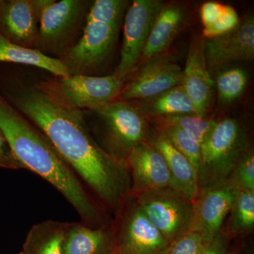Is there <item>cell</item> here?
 Listing matches in <instances>:
<instances>
[{
    "label": "cell",
    "mask_w": 254,
    "mask_h": 254,
    "mask_svg": "<svg viewBox=\"0 0 254 254\" xmlns=\"http://www.w3.org/2000/svg\"><path fill=\"white\" fill-rule=\"evenodd\" d=\"M0 94L48 136L82 183L105 205L120 210L131 195L129 170L95 141L82 110L55 103L37 82L23 80L2 64Z\"/></svg>",
    "instance_id": "cell-1"
},
{
    "label": "cell",
    "mask_w": 254,
    "mask_h": 254,
    "mask_svg": "<svg viewBox=\"0 0 254 254\" xmlns=\"http://www.w3.org/2000/svg\"><path fill=\"white\" fill-rule=\"evenodd\" d=\"M0 131L16 158L55 187L77 212L82 222L103 226V212L48 136L0 94Z\"/></svg>",
    "instance_id": "cell-2"
},
{
    "label": "cell",
    "mask_w": 254,
    "mask_h": 254,
    "mask_svg": "<svg viewBox=\"0 0 254 254\" xmlns=\"http://www.w3.org/2000/svg\"><path fill=\"white\" fill-rule=\"evenodd\" d=\"M251 147L245 128L234 118L217 122L200 145L198 191L226 183L241 157Z\"/></svg>",
    "instance_id": "cell-3"
},
{
    "label": "cell",
    "mask_w": 254,
    "mask_h": 254,
    "mask_svg": "<svg viewBox=\"0 0 254 254\" xmlns=\"http://www.w3.org/2000/svg\"><path fill=\"white\" fill-rule=\"evenodd\" d=\"M92 3L54 0L41 15L36 50L58 60L67 55L83 36Z\"/></svg>",
    "instance_id": "cell-4"
},
{
    "label": "cell",
    "mask_w": 254,
    "mask_h": 254,
    "mask_svg": "<svg viewBox=\"0 0 254 254\" xmlns=\"http://www.w3.org/2000/svg\"><path fill=\"white\" fill-rule=\"evenodd\" d=\"M127 81L112 73L105 76H54L37 83L53 101L64 108L94 111L118 99Z\"/></svg>",
    "instance_id": "cell-5"
},
{
    "label": "cell",
    "mask_w": 254,
    "mask_h": 254,
    "mask_svg": "<svg viewBox=\"0 0 254 254\" xmlns=\"http://www.w3.org/2000/svg\"><path fill=\"white\" fill-rule=\"evenodd\" d=\"M102 126V148L119 161L127 165L132 150L148 141L145 115L133 101L115 100L94 110ZM128 166V165H127Z\"/></svg>",
    "instance_id": "cell-6"
},
{
    "label": "cell",
    "mask_w": 254,
    "mask_h": 254,
    "mask_svg": "<svg viewBox=\"0 0 254 254\" xmlns=\"http://www.w3.org/2000/svg\"><path fill=\"white\" fill-rule=\"evenodd\" d=\"M135 196L142 211L170 243L190 231L193 201L176 190L170 187L158 189Z\"/></svg>",
    "instance_id": "cell-7"
},
{
    "label": "cell",
    "mask_w": 254,
    "mask_h": 254,
    "mask_svg": "<svg viewBox=\"0 0 254 254\" xmlns=\"http://www.w3.org/2000/svg\"><path fill=\"white\" fill-rule=\"evenodd\" d=\"M120 28L87 19L80 41L60 59L69 75L93 76L109 61Z\"/></svg>",
    "instance_id": "cell-8"
},
{
    "label": "cell",
    "mask_w": 254,
    "mask_h": 254,
    "mask_svg": "<svg viewBox=\"0 0 254 254\" xmlns=\"http://www.w3.org/2000/svg\"><path fill=\"white\" fill-rule=\"evenodd\" d=\"M164 3L160 0H134L124 18L120 60L114 74L128 80L141 61L155 16Z\"/></svg>",
    "instance_id": "cell-9"
},
{
    "label": "cell",
    "mask_w": 254,
    "mask_h": 254,
    "mask_svg": "<svg viewBox=\"0 0 254 254\" xmlns=\"http://www.w3.org/2000/svg\"><path fill=\"white\" fill-rule=\"evenodd\" d=\"M115 230L120 254H164L170 242L152 224L136 202H125Z\"/></svg>",
    "instance_id": "cell-10"
},
{
    "label": "cell",
    "mask_w": 254,
    "mask_h": 254,
    "mask_svg": "<svg viewBox=\"0 0 254 254\" xmlns=\"http://www.w3.org/2000/svg\"><path fill=\"white\" fill-rule=\"evenodd\" d=\"M182 81V69L175 58L172 55H158L141 64L117 100L148 99L180 86Z\"/></svg>",
    "instance_id": "cell-11"
},
{
    "label": "cell",
    "mask_w": 254,
    "mask_h": 254,
    "mask_svg": "<svg viewBox=\"0 0 254 254\" xmlns=\"http://www.w3.org/2000/svg\"><path fill=\"white\" fill-rule=\"evenodd\" d=\"M205 56L210 74L235 62L254 59V17L245 15L231 31L205 39Z\"/></svg>",
    "instance_id": "cell-12"
},
{
    "label": "cell",
    "mask_w": 254,
    "mask_h": 254,
    "mask_svg": "<svg viewBox=\"0 0 254 254\" xmlns=\"http://www.w3.org/2000/svg\"><path fill=\"white\" fill-rule=\"evenodd\" d=\"M237 192L228 182L198 191L193 200L190 231L198 233L205 245L221 232L222 224L231 210Z\"/></svg>",
    "instance_id": "cell-13"
},
{
    "label": "cell",
    "mask_w": 254,
    "mask_h": 254,
    "mask_svg": "<svg viewBox=\"0 0 254 254\" xmlns=\"http://www.w3.org/2000/svg\"><path fill=\"white\" fill-rule=\"evenodd\" d=\"M127 165L131 176V195L147 190L172 188L166 162L151 141L137 145L128 156Z\"/></svg>",
    "instance_id": "cell-14"
},
{
    "label": "cell",
    "mask_w": 254,
    "mask_h": 254,
    "mask_svg": "<svg viewBox=\"0 0 254 254\" xmlns=\"http://www.w3.org/2000/svg\"><path fill=\"white\" fill-rule=\"evenodd\" d=\"M181 85L193 102L197 115L204 118L211 105L215 83L207 67L203 37L195 36L190 41Z\"/></svg>",
    "instance_id": "cell-15"
},
{
    "label": "cell",
    "mask_w": 254,
    "mask_h": 254,
    "mask_svg": "<svg viewBox=\"0 0 254 254\" xmlns=\"http://www.w3.org/2000/svg\"><path fill=\"white\" fill-rule=\"evenodd\" d=\"M39 21L32 0H0V33L11 43L36 49Z\"/></svg>",
    "instance_id": "cell-16"
},
{
    "label": "cell",
    "mask_w": 254,
    "mask_h": 254,
    "mask_svg": "<svg viewBox=\"0 0 254 254\" xmlns=\"http://www.w3.org/2000/svg\"><path fill=\"white\" fill-rule=\"evenodd\" d=\"M187 18L186 9L182 5L164 3L152 25L140 63L163 54L182 31Z\"/></svg>",
    "instance_id": "cell-17"
},
{
    "label": "cell",
    "mask_w": 254,
    "mask_h": 254,
    "mask_svg": "<svg viewBox=\"0 0 254 254\" xmlns=\"http://www.w3.org/2000/svg\"><path fill=\"white\" fill-rule=\"evenodd\" d=\"M151 142L166 162L171 177L172 188L193 201L198 193V185L197 172L193 165L163 132L160 131Z\"/></svg>",
    "instance_id": "cell-18"
},
{
    "label": "cell",
    "mask_w": 254,
    "mask_h": 254,
    "mask_svg": "<svg viewBox=\"0 0 254 254\" xmlns=\"http://www.w3.org/2000/svg\"><path fill=\"white\" fill-rule=\"evenodd\" d=\"M114 229L92 227L83 222H68L63 254H106L115 240Z\"/></svg>",
    "instance_id": "cell-19"
},
{
    "label": "cell",
    "mask_w": 254,
    "mask_h": 254,
    "mask_svg": "<svg viewBox=\"0 0 254 254\" xmlns=\"http://www.w3.org/2000/svg\"><path fill=\"white\" fill-rule=\"evenodd\" d=\"M136 106L143 115L157 119L178 115H198L193 102L182 85L148 99L139 100Z\"/></svg>",
    "instance_id": "cell-20"
},
{
    "label": "cell",
    "mask_w": 254,
    "mask_h": 254,
    "mask_svg": "<svg viewBox=\"0 0 254 254\" xmlns=\"http://www.w3.org/2000/svg\"><path fill=\"white\" fill-rule=\"evenodd\" d=\"M0 64H17L36 66L55 76H67L66 67L60 60L50 58L39 50L11 43L0 33Z\"/></svg>",
    "instance_id": "cell-21"
},
{
    "label": "cell",
    "mask_w": 254,
    "mask_h": 254,
    "mask_svg": "<svg viewBox=\"0 0 254 254\" xmlns=\"http://www.w3.org/2000/svg\"><path fill=\"white\" fill-rule=\"evenodd\" d=\"M68 222L48 220L30 229L24 254H63V240Z\"/></svg>",
    "instance_id": "cell-22"
},
{
    "label": "cell",
    "mask_w": 254,
    "mask_h": 254,
    "mask_svg": "<svg viewBox=\"0 0 254 254\" xmlns=\"http://www.w3.org/2000/svg\"><path fill=\"white\" fill-rule=\"evenodd\" d=\"M218 104L227 106L238 99L248 83V74L242 68H232L219 73L215 81Z\"/></svg>",
    "instance_id": "cell-23"
},
{
    "label": "cell",
    "mask_w": 254,
    "mask_h": 254,
    "mask_svg": "<svg viewBox=\"0 0 254 254\" xmlns=\"http://www.w3.org/2000/svg\"><path fill=\"white\" fill-rule=\"evenodd\" d=\"M157 121L161 125L179 127L200 145L208 138L218 122L213 119H207L205 117L203 118L195 115L158 118Z\"/></svg>",
    "instance_id": "cell-24"
},
{
    "label": "cell",
    "mask_w": 254,
    "mask_h": 254,
    "mask_svg": "<svg viewBox=\"0 0 254 254\" xmlns=\"http://www.w3.org/2000/svg\"><path fill=\"white\" fill-rule=\"evenodd\" d=\"M230 213V231L232 233L252 231L254 227V192H237Z\"/></svg>",
    "instance_id": "cell-25"
},
{
    "label": "cell",
    "mask_w": 254,
    "mask_h": 254,
    "mask_svg": "<svg viewBox=\"0 0 254 254\" xmlns=\"http://www.w3.org/2000/svg\"><path fill=\"white\" fill-rule=\"evenodd\" d=\"M129 5L127 0H95L92 3L87 19L121 28Z\"/></svg>",
    "instance_id": "cell-26"
},
{
    "label": "cell",
    "mask_w": 254,
    "mask_h": 254,
    "mask_svg": "<svg viewBox=\"0 0 254 254\" xmlns=\"http://www.w3.org/2000/svg\"><path fill=\"white\" fill-rule=\"evenodd\" d=\"M198 172L200 162V145L179 127L161 125V131ZM198 177V176H197Z\"/></svg>",
    "instance_id": "cell-27"
},
{
    "label": "cell",
    "mask_w": 254,
    "mask_h": 254,
    "mask_svg": "<svg viewBox=\"0 0 254 254\" xmlns=\"http://www.w3.org/2000/svg\"><path fill=\"white\" fill-rule=\"evenodd\" d=\"M238 191L254 192V153L250 148L241 157L227 182Z\"/></svg>",
    "instance_id": "cell-28"
},
{
    "label": "cell",
    "mask_w": 254,
    "mask_h": 254,
    "mask_svg": "<svg viewBox=\"0 0 254 254\" xmlns=\"http://www.w3.org/2000/svg\"><path fill=\"white\" fill-rule=\"evenodd\" d=\"M204 245L201 237L190 230L173 241L164 254H201Z\"/></svg>",
    "instance_id": "cell-29"
},
{
    "label": "cell",
    "mask_w": 254,
    "mask_h": 254,
    "mask_svg": "<svg viewBox=\"0 0 254 254\" xmlns=\"http://www.w3.org/2000/svg\"><path fill=\"white\" fill-rule=\"evenodd\" d=\"M240 18L236 9L230 5H225V9L213 24L203 29V37L205 39L214 38L231 31L240 22Z\"/></svg>",
    "instance_id": "cell-30"
},
{
    "label": "cell",
    "mask_w": 254,
    "mask_h": 254,
    "mask_svg": "<svg viewBox=\"0 0 254 254\" xmlns=\"http://www.w3.org/2000/svg\"><path fill=\"white\" fill-rule=\"evenodd\" d=\"M0 169L18 170L24 169L22 163L16 158L10 148L2 132L0 131Z\"/></svg>",
    "instance_id": "cell-31"
},
{
    "label": "cell",
    "mask_w": 254,
    "mask_h": 254,
    "mask_svg": "<svg viewBox=\"0 0 254 254\" xmlns=\"http://www.w3.org/2000/svg\"><path fill=\"white\" fill-rule=\"evenodd\" d=\"M225 4L216 1H208L200 7V18L203 28L211 26L223 12Z\"/></svg>",
    "instance_id": "cell-32"
},
{
    "label": "cell",
    "mask_w": 254,
    "mask_h": 254,
    "mask_svg": "<svg viewBox=\"0 0 254 254\" xmlns=\"http://www.w3.org/2000/svg\"><path fill=\"white\" fill-rule=\"evenodd\" d=\"M228 238L225 233L220 232L216 238L204 245L201 254H227Z\"/></svg>",
    "instance_id": "cell-33"
}]
</instances>
